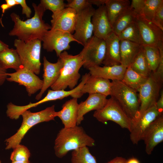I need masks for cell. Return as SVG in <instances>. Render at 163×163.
<instances>
[{"label": "cell", "instance_id": "47", "mask_svg": "<svg viewBox=\"0 0 163 163\" xmlns=\"http://www.w3.org/2000/svg\"><path fill=\"white\" fill-rule=\"evenodd\" d=\"M126 163H140L137 158L133 157L127 160Z\"/></svg>", "mask_w": 163, "mask_h": 163}, {"label": "cell", "instance_id": "13", "mask_svg": "<svg viewBox=\"0 0 163 163\" xmlns=\"http://www.w3.org/2000/svg\"><path fill=\"white\" fill-rule=\"evenodd\" d=\"M142 40V45L163 46V30L152 21L136 16V20Z\"/></svg>", "mask_w": 163, "mask_h": 163}, {"label": "cell", "instance_id": "6", "mask_svg": "<svg viewBox=\"0 0 163 163\" xmlns=\"http://www.w3.org/2000/svg\"><path fill=\"white\" fill-rule=\"evenodd\" d=\"M41 42L37 39L27 42L15 39L14 41V46L19 56L23 66L37 75H39L40 71Z\"/></svg>", "mask_w": 163, "mask_h": 163}, {"label": "cell", "instance_id": "40", "mask_svg": "<svg viewBox=\"0 0 163 163\" xmlns=\"http://www.w3.org/2000/svg\"><path fill=\"white\" fill-rule=\"evenodd\" d=\"M18 5L22 7V14H25L26 17L29 18L31 16L32 11L31 8L27 5L25 0H16Z\"/></svg>", "mask_w": 163, "mask_h": 163}, {"label": "cell", "instance_id": "38", "mask_svg": "<svg viewBox=\"0 0 163 163\" xmlns=\"http://www.w3.org/2000/svg\"><path fill=\"white\" fill-rule=\"evenodd\" d=\"M145 0H132L130 7L136 16L142 17Z\"/></svg>", "mask_w": 163, "mask_h": 163}, {"label": "cell", "instance_id": "28", "mask_svg": "<svg viewBox=\"0 0 163 163\" xmlns=\"http://www.w3.org/2000/svg\"><path fill=\"white\" fill-rule=\"evenodd\" d=\"M148 77L138 73L129 66L126 68L122 81L137 92Z\"/></svg>", "mask_w": 163, "mask_h": 163}, {"label": "cell", "instance_id": "49", "mask_svg": "<svg viewBox=\"0 0 163 163\" xmlns=\"http://www.w3.org/2000/svg\"><path fill=\"white\" fill-rule=\"evenodd\" d=\"M0 163H2L1 161H0Z\"/></svg>", "mask_w": 163, "mask_h": 163}, {"label": "cell", "instance_id": "14", "mask_svg": "<svg viewBox=\"0 0 163 163\" xmlns=\"http://www.w3.org/2000/svg\"><path fill=\"white\" fill-rule=\"evenodd\" d=\"M6 80L14 82L24 86L28 95L30 96L40 90L43 85V80L30 70L23 67L15 72L7 73Z\"/></svg>", "mask_w": 163, "mask_h": 163}, {"label": "cell", "instance_id": "18", "mask_svg": "<svg viewBox=\"0 0 163 163\" xmlns=\"http://www.w3.org/2000/svg\"><path fill=\"white\" fill-rule=\"evenodd\" d=\"M91 22L94 36L100 39L105 40L113 31L105 5L95 9L92 17Z\"/></svg>", "mask_w": 163, "mask_h": 163}, {"label": "cell", "instance_id": "31", "mask_svg": "<svg viewBox=\"0 0 163 163\" xmlns=\"http://www.w3.org/2000/svg\"><path fill=\"white\" fill-rule=\"evenodd\" d=\"M117 36L120 40H127L142 45L140 33L136 21L129 25Z\"/></svg>", "mask_w": 163, "mask_h": 163}, {"label": "cell", "instance_id": "24", "mask_svg": "<svg viewBox=\"0 0 163 163\" xmlns=\"http://www.w3.org/2000/svg\"><path fill=\"white\" fill-rule=\"evenodd\" d=\"M120 64L130 66L142 48V45L125 40H120Z\"/></svg>", "mask_w": 163, "mask_h": 163}, {"label": "cell", "instance_id": "1", "mask_svg": "<svg viewBox=\"0 0 163 163\" xmlns=\"http://www.w3.org/2000/svg\"><path fill=\"white\" fill-rule=\"evenodd\" d=\"M32 5L34 15L25 21L21 20L16 13L11 14L10 17L14 25L9 33V35L15 36L18 39L25 42L37 39L41 41L45 33L51 29V26L43 19L45 9L40 4L37 5L33 3Z\"/></svg>", "mask_w": 163, "mask_h": 163}, {"label": "cell", "instance_id": "35", "mask_svg": "<svg viewBox=\"0 0 163 163\" xmlns=\"http://www.w3.org/2000/svg\"><path fill=\"white\" fill-rule=\"evenodd\" d=\"M63 0H41L40 4L46 11L49 10L53 14L66 8V4Z\"/></svg>", "mask_w": 163, "mask_h": 163}, {"label": "cell", "instance_id": "21", "mask_svg": "<svg viewBox=\"0 0 163 163\" xmlns=\"http://www.w3.org/2000/svg\"><path fill=\"white\" fill-rule=\"evenodd\" d=\"M112 86L109 80L90 75L82 88L81 93L83 94L98 93L107 96L110 95Z\"/></svg>", "mask_w": 163, "mask_h": 163}, {"label": "cell", "instance_id": "12", "mask_svg": "<svg viewBox=\"0 0 163 163\" xmlns=\"http://www.w3.org/2000/svg\"><path fill=\"white\" fill-rule=\"evenodd\" d=\"M162 114L158 110L155 104L147 109L139 117L131 120L129 131L132 143L137 144L142 140L145 131L150 124Z\"/></svg>", "mask_w": 163, "mask_h": 163}, {"label": "cell", "instance_id": "8", "mask_svg": "<svg viewBox=\"0 0 163 163\" xmlns=\"http://www.w3.org/2000/svg\"><path fill=\"white\" fill-rule=\"evenodd\" d=\"M41 41L43 48L48 52L55 50L58 58L63 51L70 49V43H77L72 34L58 30L50 29L43 36Z\"/></svg>", "mask_w": 163, "mask_h": 163}, {"label": "cell", "instance_id": "41", "mask_svg": "<svg viewBox=\"0 0 163 163\" xmlns=\"http://www.w3.org/2000/svg\"><path fill=\"white\" fill-rule=\"evenodd\" d=\"M160 97L156 101L155 105L158 110L161 113L163 112V91L162 89L160 93Z\"/></svg>", "mask_w": 163, "mask_h": 163}, {"label": "cell", "instance_id": "16", "mask_svg": "<svg viewBox=\"0 0 163 163\" xmlns=\"http://www.w3.org/2000/svg\"><path fill=\"white\" fill-rule=\"evenodd\" d=\"M43 83L40 91L35 97V99L37 100H40L46 90L57 81L63 66V60L60 57H59L57 62L55 63L49 61L45 56L43 57Z\"/></svg>", "mask_w": 163, "mask_h": 163}, {"label": "cell", "instance_id": "29", "mask_svg": "<svg viewBox=\"0 0 163 163\" xmlns=\"http://www.w3.org/2000/svg\"><path fill=\"white\" fill-rule=\"evenodd\" d=\"M142 45L149 68L153 72L157 69L159 62L160 58L159 49L155 46Z\"/></svg>", "mask_w": 163, "mask_h": 163}, {"label": "cell", "instance_id": "44", "mask_svg": "<svg viewBox=\"0 0 163 163\" xmlns=\"http://www.w3.org/2000/svg\"><path fill=\"white\" fill-rule=\"evenodd\" d=\"M107 0H88L91 5H95L99 7L104 5Z\"/></svg>", "mask_w": 163, "mask_h": 163}, {"label": "cell", "instance_id": "2", "mask_svg": "<svg viewBox=\"0 0 163 163\" xmlns=\"http://www.w3.org/2000/svg\"><path fill=\"white\" fill-rule=\"evenodd\" d=\"M54 144L55 154L61 158L70 151L94 146L95 140L86 133L82 127L77 125L62 128L57 135Z\"/></svg>", "mask_w": 163, "mask_h": 163}, {"label": "cell", "instance_id": "26", "mask_svg": "<svg viewBox=\"0 0 163 163\" xmlns=\"http://www.w3.org/2000/svg\"><path fill=\"white\" fill-rule=\"evenodd\" d=\"M130 3L129 0H107L105 5L112 27L117 18L129 7Z\"/></svg>", "mask_w": 163, "mask_h": 163}, {"label": "cell", "instance_id": "45", "mask_svg": "<svg viewBox=\"0 0 163 163\" xmlns=\"http://www.w3.org/2000/svg\"><path fill=\"white\" fill-rule=\"evenodd\" d=\"M5 1L6 3L9 6L10 8L18 5L16 0H5Z\"/></svg>", "mask_w": 163, "mask_h": 163}, {"label": "cell", "instance_id": "33", "mask_svg": "<svg viewBox=\"0 0 163 163\" xmlns=\"http://www.w3.org/2000/svg\"><path fill=\"white\" fill-rule=\"evenodd\" d=\"M162 3L163 0H145L142 17L152 22L158 8Z\"/></svg>", "mask_w": 163, "mask_h": 163}, {"label": "cell", "instance_id": "27", "mask_svg": "<svg viewBox=\"0 0 163 163\" xmlns=\"http://www.w3.org/2000/svg\"><path fill=\"white\" fill-rule=\"evenodd\" d=\"M136 16L130 6L117 18L112 25L113 31L118 36L129 25L136 21Z\"/></svg>", "mask_w": 163, "mask_h": 163}, {"label": "cell", "instance_id": "48", "mask_svg": "<svg viewBox=\"0 0 163 163\" xmlns=\"http://www.w3.org/2000/svg\"><path fill=\"white\" fill-rule=\"evenodd\" d=\"M11 163H30V161H12Z\"/></svg>", "mask_w": 163, "mask_h": 163}, {"label": "cell", "instance_id": "37", "mask_svg": "<svg viewBox=\"0 0 163 163\" xmlns=\"http://www.w3.org/2000/svg\"><path fill=\"white\" fill-rule=\"evenodd\" d=\"M160 52V58L157 67L155 72H152L154 79L162 85L163 82V46L158 48Z\"/></svg>", "mask_w": 163, "mask_h": 163}, {"label": "cell", "instance_id": "7", "mask_svg": "<svg viewBox=\"0 0 163 163\" xmlns=\"http://www.w3.org/2000/svg\"><path fill=\"white\" fill-rule=\"evenodd\" d=\"M93 116L103 123L108 121H113L123 128L129 131L131 120L127 116L118 103L113 97L108 99L106 104L101 109L95 111Z\"/></svg>", "mask_w": 163, "mask_h": 163}, {"label": "cell", "instance_id": "22", "mask_svg": "<svg viewBox=\"0 0 163 163\" xmlns=\"http://www.w3.org/2000/svg\"><path fill=\"white\" fill-rule=\"evenodd\" d=\"M78 106L77 99L72 98L62 105L61 110L56 112V117L61 120L64 127L77 126Z\"/></svg>", "mask_w": 163, "mask_h": 163}, {"label": "cell", "instance_id": "36", "mask_svg": "<svg viewBox=\"0 0 163 163\" xmlns=\"http://www.w3.org/2000/svg\"><path fill=\"white\" fill-rule=\"evenodd\" d=\"M67 1L66 8L73 9L77 13L92 5L89 3L88 0H67Z\"/></svg>", "mask_w": 163, "mask_h": 163}, {"label": "cell", "instance_id": "19", "mask_svg": "<svg viewBox=\"0 0 163 163\" xmlns=\"http://www.w3.org/2000/svg\"><path fill=\"white\" fill-rule=\"evenodd\" d=\"M107 97L100 94H89L85 101L78 104L77 125L79 126L81 123L84 119V116L88 112L93 110H99L103 108L107 101Z\"/></svg>", "mask_w": 163, "mask_h": 163}, {"label": "cell", "instance_id": "5", "mask_svg": "<svg viewBox=\"0 0 163 163\" xmlns=\"http://www.w3.org/2000/svg\"><path fill=\"white\" fill-rule=\"evenodd\" d=\"M110 95L120 104L131 120L138 117L140 107L137 92L122 81L113 80Z\"/></svg>", "mask_w": 163, "mask_h": 163}, {"label": "cell", "instance_id": "39", "mask_svg": "<svg viewBox=\"0 0 163 163\" xmlns=\"http://www.w3.org/2000/svg\"><path fill=\"white\" fill-rule=\"evenodd\" d=\"M152 22L163 30V3L158 8Z\"/></svg>", "mask_w": 163, "mask_h": 163}, {"label": "cell", "instance_id": "30", "mask_svg": "<svg viewBox=\"0 0 163 163\" xmlns=\"http://www.w3.org/2000/svg\"><path fill=\"white\" fill-rule=\"evenodd\" d=\"M130 66L136 72L144 76L149 77L151 74L152 72L149 68L142 45L141 50Z\"/></svg>", "mask_w": 163, "mask_h": 163}, {"label": "cell", "instance_id": "11", "mask_svg": "<svg viewBox=\"0 0 163 163\" xmlns=\"http://www.w3.org/2000/svg\"><path fill=\"white\" fill-rule=\"evenodd\" d=\"M162 86L154 79L152 72L137 91L140 103L137 118L149 108L155 104L159 97V92Z\"/></svg>", "mask_w": 163, "mask_h": 163}, {"label": "cell", "instance_id": "17", "mask_svg": "<svg viewBox=\"0 0 163 163\" xmlns=\"http://www.w3.org/2000/svg\"><path fill=\"white\" fill-rule=\"evenodd\" d=\"M142 140L144 141L145 151L148 155L151 154L155 147L163 141V114L150 124L145 131Z\"/></svg>", "mask_w": 163, "mask_h": 163}, {"label": "cell", "instance_id": "9", "mask_svg": "<svg viewBox=\"0 0 163 163\" xmlns=\"http://www.w3.org/2000/svg\"><path fill=\"white\" fill-rule=\"evenodd\" d=\"M106 50L105 40L93 35L84 46L81 51L83 55L84 67L88 69L91 67L99 66L102 64Z\"/></svg>", "mask_w": 163, "mask_h": 163}, {"label": "cell", "instance_id": "34", "mask_svg": "<svg viewBox=\"0 0 163 163\" xmlns=\"http://www.w3.org/2000/svg\"><path fill=\"white\" fill-rule=\"evenodd\" d=\"M13 149L10 156V159L12 161H29L30 153L26 147L20 144Z\"/></svg>", "mask_w": 163, "mask_h": 163}, {"label": "cell", "instance_id": "20", "mask_svg": "<svg viewBox=\"0 0 163 163\" xmlns=\"http://www.w3.org/2000/svg\"><path fill=\"white\" fill-rule=\"evenodd\" d=\"M106 50L102 64L105 66L120 64V40L113 31L105 40Z\"/></svg>", "mask_w": 163, "mask_h": 163}, {"label": "cell", "instance_id": "32", "mask_svg": "<svg viewBox=\"0 0 163 163\" xmlns=\"http://www.w3.org/2000/svg\"><path fill=\"white\" fill-rule=\"evenodd\" d=\"M71 161L72 163H97L95 157L87 146L72 151Z\"/></svg>", "mask_w": 163, "mask_h": 163}, {"label": "cell", "instance_id": "15", "mask_svg": "<svg viewBox=\"0 0 163 163\" xmlns=\"http://www.w3.org/2000/svg\"><path fill=\"white\" fill-rule=\"evenodd\" d=\"M51 29L72 34L75 31L77 13L73 9L65 8L52 15Z\"/></svg>", "mask_w": 163, "mask_h": 163}, {"label": "cell", "instance_id": "4", "mask_svg": "<svg viewBox=\"0 0 163 163\" xmlns=\"http://www.w3.org/2000/svg\"><path fill=\"white\" fill-rule=\"evenodd\" d=\"M21 115L23 120L21 127L14 135L5 140L6 150L14 149L19 145L27 132L34 126L41 122L55 120L56 117L54 105L37 112L27 110Z\"/></svg>", "mask_w": 163, "mask_h": 163}, {"label": "cell", "instance_id": "10", "mask_svg": "<svg viewBox=\"0 0 163 163\" xmlns=\"http://www.w3.org/2000/svg\"><path fill=\"white\" fill-rule=\"evenodd\" d=\"M95 10L91 5L77 13L75 33L73 36L77 43L83 46L93 36L91 18Z\"/></svg>", "mask_w": 163, "mask_h": 163}, {"label": "cell", "instance_id": "43", "mask_svg": "<svg viewBox=\"0 0 163 163\" xmlns=\"http://www.w3.org/2000/svg\"><path fill=\"white\" fill-rule=\"evenodd\" d=\"M127 160L121 157H117L106 163H126Z\"/></svg>", "mask_w": 163, "mask_h": 163}, {"label": "cell", "instance_id": "46", "mask_svg": "<svg viewBox=\"0 0 163 163\" xmlns=\"http://www.w3.org/2000/svg\"><path fill=\"white\" fill-rule=\"evenodd\" d=\"M9 48V46L0 40V53Z\"/></svg>", "mask_w": 163, "mask_h": 163}, {"label": "cell", "instance_id": "25", "mask_svg": "<svg viewBox=\"0 0 163 163\" xmlns=\"http://www.w3.org/2000/svg\"><path fill=\"white\" fill-rule=\"evenodd\" d=\"M0 65L5 70L11 68L16 71L23 67L17 50L9 48L0 53Z\"/></svg>", "mask_w": 163, "mask_h": 163}, {"label": "cell", "instance_id": "42", "mask_svg": "<svg viewBox=\"0 0 163 163\" xmlns=\"http://www.w3.org/2000/svg\"><path fill=\"white\" fill-rule=\"evenodd\" d=\"M6 70L3 69L0 65V86L5 82L8 77Z\"/></svg>", "mask_w": 163, "mask_h": 163}, {"label": "cell", "instance_id": "23", "mask_svg": "<svg viewBox=\"0 0 163 163\" xmlns=\"http://www.w3.org/2000/svg\"><path fill=\"white\" fill-rule=\"evenodd\" d=\"M126 68L120 64L103 67L95 66L88 69L91 75L112 81H122Z\"/></svg>", "mask_w": 163, "mask_h": 163}, {"label": "cell", "instance_id": "3", "mask_svg": "<svg viewBox=\"0 0 163 163\" xmlns=\"http://www.w3.org/2000/svg\"><path fill=\"white\" fill-rule=\"evenodd\" d=\"M59 57L62 59L63 66L58 79L50 87L53 90H65L68 87L72 89L77 85L81 77L79 70L84 63L82 53L81 51L73 56L65 51Z\"/></svg>", "mask_w": 163, "mask_h": 163}]
</instances>
